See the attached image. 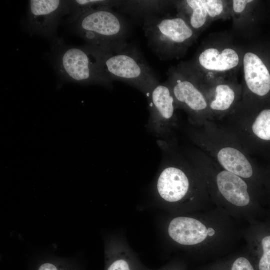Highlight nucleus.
Segmentation results:
<instances>
[{"label": "nucleus", "instance_id": "1", "mask_svg": "<svg viewBox=\"0 0 270 270\" xmlns=\"http://www.w3.org/2000/svg\"><path fill=\"white\" fill-rule=\"evenodd\" d=\"M236 219L217 206L198 216H178L168 226L170 238L196 252L204 260L218 259L231 251L240 238Z\"/></svg>", "mask_w": 270, "mask_h": 270}, {"label": "nucleus", "instance_id": "2", "mask_svg": "<svg viewBox=\"0 0 270 270\" xmlns=\"http://www.w3.org/2000/svg\"><path fill=\"white\" fill-rule=\"evenodd\" d=\"M166 156L156 184L158 198L174 206H190L204 212L216 206L204 181L196 168L183 156L164 141Z\"/></svg>", "mask_w": 270, "mask_h": 270}, {"label": "nucleus", "instance_id": "3", "mask_svg": "<svg viewBox=\"0 0 270 270\" xmlns=\"http://www.w3.org/2000/svg\"><path fill=\"white\" fill-rule=\"evenodd\" d=\"M185 155L202 176L215 206L236 220L248 221L253 202V184L222 168L197 148L187 149Z\"/></svg>", "mask_w": 270, "mask_h": 270}, {"label": "nucleus", "instance_id": "4", "mask_svg": "<svg viewBox=\"0 0 270 270\" xmlns=\"http://www.w3.org/2000/svg\"><path fill=\"white\" fill-rule=\"evenodd\" d=\"M187 132L197 148L220 167L254 184L256 170L252 159L225 126L208 120L200 126L191 125Z\"/></svg>", "mask_w": 270, "mask_h": 270}, {"label": "nucleus", "instance_id": "5", "mask_svg": "<svg viewBox=\"0 0 270 270\" xmlns=\"http://www.w3.org/2000/svg\"><path fill=\"white\" fill-rule=\"evenodd\" d=\"M89 46L94 52L103 74L110 82H125L140 90L146 98L160 84L142 54L126 42L105 47Z\"/></svg>", "mask_w": 270, "mask_h": 270}, {"label": "nucleus", "instance_id": "6", "mask_svg": "<svg viewBox=\"0 0 270 270\" xmlns=\"http://www.w3.org/2000/svg\"><path fill=\"white\" fill-rule=\"evenodd\" d=\"M72 29L88 45L96 47L125 43L128 32L126 20L108 6L85 12L72 24Z\"/></svg>", "mask_w": 270, "mask_h": 270}, {"label": "nucleus", "instance_id": "7", "mask_svg": "<svg viewBox=\"0 0 270 270\" xmlns=\"http://www.w3.org/2000/svg\"><path fill=\"white\" fill-rule=\"evenodd\" d=\"M143 30L149 46L161 60L172 58L194 36L192 29L180 16L148 17L144 19Z\"/></svg>", "mask_w": 270, "mask_h": 270}, {"label": "nucleus", "instance_id": "8", "mask_svg": "<svg viewBox=\"0 0 270 270\" xmlns=\"http://www.w3.org/2000/svg\"><path fill=\"white\" fill-rule=\"evenodd\" d=\"M59 50L56 56L55 66L64 80L108 88L112 86V82L103 74L96 56L89 46L64 47Z\"/></svg>", "mask_w": 270, "mask_h": 270}, {"label": "nucleus", "instance_id": "9", "mask_svg": "<svg viewBox=\"0 0 270 270\" xmlns=\"http://www.w3.org/2000/svg\"><path fill=\"white\" fill-rule=\"evenodd\" d=\"M147 100L150 116L146 128L158 138H168L177 123V106L168 83H160Z\"/></svg>", "mask_w": 270, "mask_h": 270}, {"label": "nucleus", "instance_id": "10", "mask_svg": "<svg viewBox=\"0 0 270 270\" xmlns=\"http://www.w3.org/2000/svg\"><path fill=\"white\" fill-rule=\"evenodd\" d=\"M223 125L250 154L257 142H270V109L252 115L247 112H234Z\"/></svg>", "mask_w": 270, "mask_h": 270}, {"label": "nucleus", "instance_id": "11", "mask_svg": "<svg viewBox=\"0 0 270 270\" xmlns=\"http://www.w3.org/2000/svg\"><path fill=\"white\" fill-rule=\"evenodd\" d=\"M172 90L176 105L184 109L188 115L189 122L192 126H200L212 116L204 93L192 81L170 72L167 82Z\"/></svg>", "mask_w": 270, "mask_h": 270}, {"label": "nucleus", "instance_id": "12", "mask_svg": "<svg viewBox=\"0 0 270 270\" xmlns=\"http://www.w3.org/2000/svg\"><path fill=\"white\" fill-rule=\"evenodd\" d=\"M68 14V0H30L27 26L34 34L50 36L56 32L60 18Z\"/></svg>", "mask_w": 270, "mask_h": 270}, {"label": "nucleus", "instance_id": "13", "mask_svg": "<svg viewBox=\"0 0 270 270\" xmlns=\"http://www.w3.org/2000/svg\"><path fill=\"white\" fill-rule=\"evenodd\" d=\"M246 83L254 95L264 97L270 92V73L260 58L252 52L246 53L244 58Z\"/></svg>", "mask_w": 270, "mask_h": 270}, {"label": "nucleus", "instance_id": "14", "mask_svg": "<svg viewBox=\"0 0 270 270\" xmlns=\"http://www.w3.org/2000/svg\"><path fill=\"white\" fill-rule=\"evenodd\" d=\"M198 62L204 69L223 72L236 67L239 63V56L232 48H226L220 52L217 49L210 48L200 54Z\"/></svg>", "mask_w": 270, "mask_h": 270}, {"label": "nucleus", "instance_id": "15", "mask_svg": "<svg viewBox=\"0 0 270 270\" xmlns=\"http://www.w3.org/2000/svg\"><path fill=\"white\" fill-rule=\"evenodd\" d=\"M199 270H257L248 252L219 258L204 266Z\"/></svg>", "mask_w": 270, "mask_h": 270}, {"label": "nucleus", "instance_id": "16", "mask_svg": "<svg viewBox=\"0 0 270 270\" xmlns=\"http://www.w3.org/2000/svg\"><path fill=\"white\" fill-rule=\"evenodd\" d=\"M168 2L164 0H118L117 8L134 16H161Z\"/></svg>", "mask_w": 270, "mask_h": 270}, {"label": "nucleus", "instance_id": "17", "mask_svg": "<svg viewBox=\"0 0 270 270\" xmlns=\"http://www.w3.org/2000/svg\"><path fill=\"white\" fill-rule=\"evenodd\" d=\"M234 90L226 84L218 85L214 90V98L209 102L212 114L222 118L232 108L236 100Z\"/></svg>", "mask_w": 270, "mask_h": 270}, {"label": "nucleus", "instance_id": "18", "mask_svg": "<svg viewBox=\"0 0 270 270\" xmlns=\"http://www.w3.org/2000/svg\"><path fill=\"white\" fill-rule=\"evenodd\" d=\"M69 2L68 22L74 24L84 14L92 9L102 6H117L118 0H72Z\"/></svg>", "mask_w": 270, "mask_h": 270}, {"label": "nucleus", "instance_id": "19", "mask_svg": "<svg viewBox=\"0 0 270 270\" xmlns=\"http://www.w3.org/2000/svg\"><path fill=\"white\" fill-rule=\"evenodd\" d=\"M106 270H146L126 250L117 251L110 258Z\"/></svg>", "mask_w": 270, "mask_h": 270}, {"label": "nucleus", "instance_id": "20", "mask_svg": "<svg viewBox=\"0 0 270 270\" xmlns=\"http://www.w3.org/2000/svg\"><path fill=\"white\" fill-rule=\"evenodd\" d=\"M185 2L192 11L190 16V26L196 30L201 28L205 24L208 14L202 0H187Z\"/></svg>", "mask_w": 270, "mask_h": 270}, {"label": "nucleus", "instance_id": "21", "mask_svg": "<svg viewBox=\"0 0 270 270\" xmlns=\"http://www.w3.org/2000/svg\"><path fill=\"white\" fill-rule=\"evenodd\" d=\"M262 254L256 264L257 270H270V236L262 240Z\"/></svg>", "mask_w": 270, "mask_h": 270}, {"label": "nucleus", "instance_id": "22", "mask_svg": "<svg viewBox=\"0 0 270 270\" xmlns=\"http://www.w3.org/2000/svg\"><path fill=\"white\" fill-rule=\"evenodd\" d=\"M208 14L212 18L220 16L224 10L223 2L220 0H202Z\"/></svg>", "mask_w": 270, "mask_h": 270}, {"label": "nucleus", "instance_id": "23", "mask_svg": "<svg viewBox=\"0 0 270 270\" xmlns=\"http://www.w3.org/2000/svg\"><path fill=\"white\" fill-rule=\"evenodd\" d=\"M38 270H72L68 269L67 267L60 266L56 265L54 263L45 262L42 263L38 268Z\"/></svg>", "mask_w": 270, "mask_h": 270}, {"label": "nucleus", "instance_id": "24", "mask_svg": "<svg viewBox=\"0 0 270 270\" xmlns=\"http://www.w3.org/2000/svg\"><path fill=\"white\" fill-rule=\"evenodd\" d=\"M252 0H233V7L234 11L236 13L242 12L248 4L252 2Z\"/></svg>", "mask_w": 270, "mask_h": 270}, {"label": "nucleus", "instance_id": "25", "mask_svg": "<svg viewBox=\"0 0 270 270\" xmlns=\"http://www.w3.org/2000/svg\"><path fill=\"white\" fill-rule=\"evenodd\" d=\"M160 270H186V266L181 263H173Z\"/></svg>", "mask_w": 270, "mask_h": 270}]
</instances>
